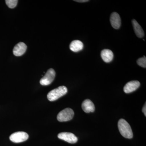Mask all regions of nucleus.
I'll list each match as a JSON object with an SVG mask.
<instances>
[{"label": "nucleus", "instance_id": "16", "mask_svg": "<svg viewBox=\"0 0 146 146\" xmlns=\"http://www.w3.org/2000/svg\"><path fill=\"white\" fill-rule=\"evenodd\" d=\"M142 111H143V112L144 115H145V116H146V103L145 104V105L143 107V110H142Z\"/></svg>", "mask_w": 146, "mask_h": 146}, {"label": "nucleus", "instance_id": "6", "mask_svg": "<svg viewBox=\"0 0 146 146\" xmlns=\"http://www.w3.org/2000/svg\"><path fill=\"white\" fill-rule=\"evenodd\" d=\"M59 139L71 144H74L78 141V138L73 133L70 132H61L58 135Z\"/></svg>", "mask_w": 146, "mask_h": 146}, {"label": "nucleus", "instance_id": "3", "mask_svg": "<svg viewBox=\"0 0 146 146\" xmlns=\"http://www.w3.org/2000/svg\"><path fill=\"white\" fill-rule=\"evenodd\" d=\"M74 112L72 109L67 108L59 112L57 115L58 121L60 122H65L72 120L74 117Z\"/></svg>", "mask_w": 146, "mask_h": 146}, {"label": "nucleus", "instance_id": "13", "mask_svg": "<svg viewBox=\"0 0 146 146\" xmlns=\"http://www.w3.org/2000/svg\"><path fill=\"white\" fill-rule=\"evenodd\" d=\"M132 25H133L134 32L136 33V36L139 38H142L144 36L143 30L141 27L138 22L135 19H133L132 21Z\"/></svg>", "mask_w": 146, "mask_h": 146}, {"label": "nucleus", "instance_id": "4", "mask_svg": "<svg viewBox=\"0 0 146 146\" xmlns=\"http://www.w3.org/2000/svg\"><path fill=\"white\" fill-rule=\"evenodd\" d=\"M56 73L53 69H49L44 76L41 79L40 83L43 86L49 85L54 80Z\"/></svg>", "mask_w": 146, "mask_h": 146}, {"label": "nucleus", "instance_id": "14", "mask_svg": "<svg viewBox=\"0 0 146 146\" xmlns=\"http://www.w3.org/2000/svg\"><path fill=\"white\" fill-rule=\"evenodd\" d=\"M18 1L17 0H6L5 3L9 8L13 9L17 6Z\"/></svg>", "mask_w": 146, "mask_h": 146}, {"label": "nucleus", "instance_id": "7", "mask_svg": "<svg viewBox=\"0 0 146 146\" xmlns=\"http://www.w3.org/2000/svg\"><path fill=\"white\" fill-rule=\"evenodd\" d=\"M140 86V82L137 80H133L127 82L123 88V91L126 94H129L136 91Z\"/></svg>", "mask_w": 146, "mask_h": 146}, {"label": "nucleus", "instance_id": "5", "mask_svg": "<svg viewBox=\"0 0 146 146\" xmlns=\"http://www.w3.org/2000/svg\"><path fill=\"white\" fill-rule=\"evenodd\" d=\"M29 135L24 131H18L12 133L9 137L11 141L14 143H20L25 141L28 139Z\"/></svg>", "mask_w": 146, "mask_h": 146}, {"label": "nucleus", "instance_id": "17", "mask_svg": "<svg viewBox=\"0 0 146 146\" xmlns=\"http://www.w3.org/2000/svg\"><path fill=\"white\" fill-rule=\"evenodd\" d=\"M74 1L79 3H85L89 1H88V0H76V1Z\"/></svg>", "mask_w": 146, "mask_h": 146}, {"label": "nucleus", "instance_id": "9", "mask_svg": "<svg viewBox=\"0 0 146 146\" xmlns=\"http://www.w3.org/2000/svg\"><path fill=\"white\" fill-rule=\"evenodd\" d=\"M111 25L115 29H119L121 25V20L120 16L116 12H113L110 17Z\"/></svg>", "mask_w": 146, "mask_h": 146}, {"label": "nucleus", "instance_id": "8", "mask_svg": "<svg viewBox=\"0 0 146 146\" xmlns=\"http://www.w3.org/2000/svg\"><path fill=\"white\" fill-rule=\"evenodd\" d=\"M27 45L23 42H19L14 46L13 49V54L17 56H21L26 51Z\"/></svg>", "mask_w": 146, "mask_h": 146}, {"label": "nucleus", "instance_id": "2", "mask_svg": "<svg viewBox=\"0 0 146 146\" xmlns=\"http://www.w3.org/2000/svg\"><path fill=\"white\" fill-rule=\"evenodd\" d=\"M68 92V89L64 86H60L56 89H53L49 92L47 95V98L50 101L56 100L65 95Z\"/></svg>", "mask_w": 146, "mask_h": 146}, {"label": "nucleus", "instance_id": "12", "mask_svg": "<svg viewBox=\"0 0 146 146\" xmlns=\"http://www.w3.org/2000/svg\"><path fill=\"white\" fill-rule=\"evenodd\" d=\"M83 44L80 40H74L70 45V49L74 52H78L83 48Z\"/></svg>", "mask_w": 146, "mask_h": 146}, {"label": "nucleus", "instance_id": "1", "mask_svg": "<svg viewBox=\"0 0 146 146\" xmlns=\"http://www.w3.org/2000/svg\"><path fill=\"white\" fill-rule=\"evenodd\" d=\"M118 127L122 136L129 139L133 138L132 129L129 124L125 120L123 119H120L118 121Z\"/></svg>", "mask_w": 146, "mask_h": 146}, {"label": "nucleus", "instance_id": "10", "mask_svg": "<svg viewBox=\"0 0 146 146\" xmlns=\"http://www.w3.org/2000/svg\"><path fill=\"white\" fill-rule=\"evenodd\" d=\"M82 108L83 111L86 113L93 112L95 110L94 104L89 99H86L84 101L82 104Z\"/></svg>", "mask_w": 146, "mask_h": 146}, {"label": "nucleus", "instance_id": "15", "mask_svg": "<svg viewBox=\"0 0 146 146\" xmlns=\"http://www.w3.org/2000/svg\"><path fill=\"white\" fill-rule=\"evenodd\" d=\"M137 64L139 66L143 67V68H146V58L145 56L140 58L138 59L137 61Z\"/></svg>", "mask_w": 146, "mask_h": 146}, {"label": "nucleus", "instance_id": "11", "mask_svg": "<svg viewBox=\"0 0 146 146\" xmlns=\"http://www.w3.org/2000/svg\"><path fill=\"white\" fill-rule=\"evenodd\" d=\"M101 56L102 59L105 62L109 63L113 59L114 54L111 50L104 49L102 51Z\"/></svg>", "mask_w": 146, "mask_h": 146}]
</instances>
